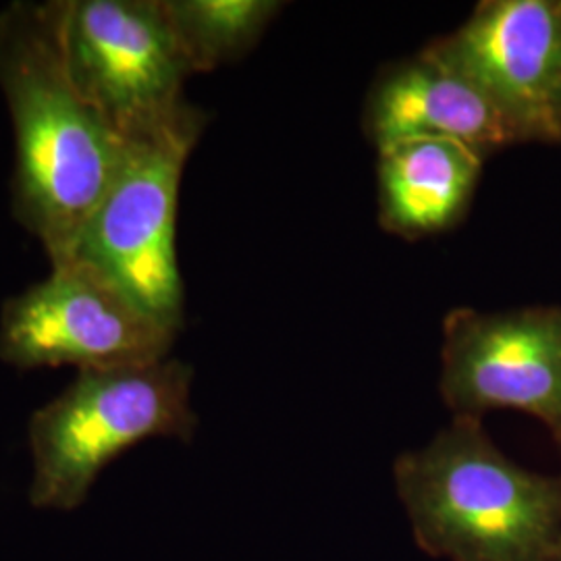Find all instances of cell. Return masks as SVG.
<instances>
[{
	"mask_svg": "<svg viewBox=\"0 0 561 561\" xmlns=\"http://www.w3.org/2000/svg\"><path fill=\"white\" fill-rule=\"evenodd\" d=\"M416 545L435 560L556 561L561 474L507 458L482 421L454 419L393 466Z\"/></svg>",
	"mask_w": 561,
	"mask_h": 561,
	"instance_id": "7a4b0ae2",
	"label": "cell"
},
{
	"mask_svg": "<svg viewBox=\"0 0 561 561\" xmlns=\"http://www.w3.org/2000/svg\"><path fill=\"white\" fill-rule=\"evenodd\" d=\"M556 138H558V144H561V92L560 102H558V113H556Z\"/></svg>",
	"mask_w": 561,
	"mask_h": 561,
	"instance_id": "7c38bea8",
	"label": "cell"
},
{
	"mask_svg": "<svg viewBox=\"0 0 561 561\" xmlns=\"http://www.w3.org/2000/svg\"><path fill=\"white\" fill-rule=\"evenodd\" d=\"M192 76L248 55L283 2L277 0H162Z\"/></svg>",
	"mask_w": 561,
	"mask_h": 561,
	"instance_id": "8fae6325",
	"label": "cell"
},
{
	"mask_svg": "<svg viewBox=\"0 0 561 561\" xmlns=\"http://www.w3.org/2000/svg\"><path fill=\"white\" fill-rule=\"evenodd\" d=\"M556 561H561V553H560V558H558V560H556Z\"/></svg>",
	"mask_w": 561,
	"mask_h": 561,
	"instance_id": "5bb4252c",
	"label": "cell"
},
{
	"mask_svg": "<svg viewBox=\"0 0 561 561\" xmlns=\"http://www.w3.org/2000/svg\"><path fill=\"white\" fill-rule=\"evenodd\" d=\"M364 123L377 148L405 138H439L460 141L486 159L522 144L495 104L426 48L375 81Z\"/></svg>",
	"mask_w": 561,
	"mask_h": 561,
	"instance_id": "9c48e42d",
	"label": "cell"
},
{
	"mask_svg": "<svg viewBox=\"0 0 561 561\" xmlns=\"http://www.w3.org/2000/svg\"><path fill=\"white\" fill-rule=\"evenodd\" d=\"M553 437H556V442H558V445H560V449H561V431H558V433H556V435H553Z\"/></svg>",
	"mask_w": 561,
	"mask_h": 561,
	"instance_id": "4fadbf2b",
	"label": "cell"
},
{
	"mask_svg": "<svg viewBox=\"0 0 561 561\" xmlns=\"http://www.w3.org/2000/svg\"><path fill=\"white\" fill-rule=\"evenodd\" d=\"M178 331L144 310L101 266L69 256L4 301L0 360L15 368L106 370L167 360Z\"/></svg>",
	"mask_w": 561,
	"mask_h": 561,
	"instance_id": "5b68a950",
	"label": "cell"
},
{
	"mask_svg": "<svg viewBox=\"0 0 561 561\" xmlns=\"http://www.w3.org/2000/svg\"><path fill=\"white\" fill-rule=\"evenodd\" d=\"M379 150V219L405 240L442 233L466 215L484 157L460 141L405 138Z\"/></svg>",
	"mask_w": 561,
	"mask_h": 561,
	"instance_id": "30bf717a",
	"label": "cell"
},
{
	"mask_svg": "<svg viewBox=\"0 0 561 561\" xmlns=\"http://www.w3.org/2000/svg\"><path fill=\"white\" fill-rule=\"evenodd\" d=\"M204 125L206 115L187 102L159 127L123 141L119 169L71 254L101 266L178 333L185 317L175 248L181 178Z\"/></svg>",
	"mask_w": 561,
	"mask_h": 561,
	"instance_id": "277c9868",
	"label": "cell"
},
{
	"mask_svg": "<svg viewBox=\"0 0 561 561\" xmlns=\"http://www.w3.org/2000/svg\"><path fill=\"white\" fill-rule=\"evenodd\" d=\"M194 370L181 360L80 370L30 421L32 486L38 510L71 512L85 502L102 470L152 437L190 442Z\"/></svg>",
	"mask_w": 561,
	"mask_h": 561,
	"instance_id": "3957f363",
	"label": "cell"
},
{
	"mask_svg": "<svg viewBox=\"0 0 561 561\" xmlns=\"http://www.w3.org/2000/svg\"><path fill=\"white\" fill-rule=\"evenodd\" d=\"M59 34L81 94L121 141L171 119L192 71L162 0H57Z\"/></svg>",
	"mask_w": 561,
	"mask_h": 561,
	"instance_id": "8992f818",
	"label": "cell"
},
{
	"mask_svg": "<svg viewBox=\"0 0 561 561\" xmlns=\"http://www.w3.org/2000/svg\"><path fill=\"white\" fill-rule=\"evenodd\" d=\"M0 90L15 131L13 213L50 264L65 261L119 169L123 141L69 71L57 0L0 13Z\"/></svg>",
	"mask_w": 561,
	"mask_h": 561,
	"instance_id": "6da1fadb",
	"label": "cell"
},
{
	"mask_svg": "<svg viewBox=\"0 0 561 561\" xmlns=\"http://www.w3.org/2000/svg\"><path fill=\"white\" fill-rule=\"evenodd\" d=\"M442 398L454 419L514 410L561 431V306L456 308L443 324Z\"/></svg>",
	"mask_w": 561,
	"mask_h": 561,
	"instance_id": "52a82bcc",
	"label": "cell"
},
{
	"mask_svg": "<svg viewBox=\"0 0 561 561\" xmlns=\"http://www.w3.org/2000/svg\"><path fill=\"white\" fill-rule=\"evenodd\" d=\"M426 50L477 85L520 141L558 144L561 0H484Z\"/></svg>",
	"mask_w": 561,
	"mask_h": 561,
	"instance_id": "ba28073f",
	"label": "cell"
}]
</instances>
